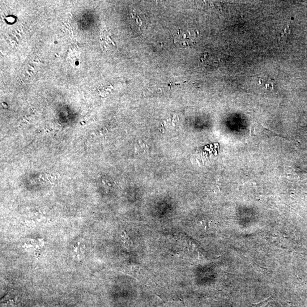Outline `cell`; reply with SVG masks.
<instances>
[{
  "label": "cell",
  "mask_w": 307,
  "mask_h": 307,
  "mask_svg": "<svg viewBox=\"0 0 307 307\" xmlns=\"http://www.w3.org/2000/svg\"><path fill=\"white\" fill-rule=\"evenodd\" d=\"M195 40V34L191 33V32L186 33L182 31L179 32L174 38V40L176 43H178V44L183 46H190L194 44Z\"/></svg>",
  "instance_id": "obj_1"
}]
</instances>
